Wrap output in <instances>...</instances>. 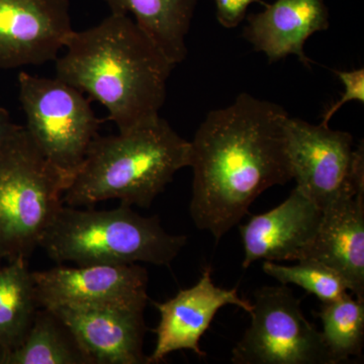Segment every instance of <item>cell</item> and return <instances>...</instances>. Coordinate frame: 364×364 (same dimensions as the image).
Returning a JSON list of instances; mask_svg holds the SVG:
<instances>
[{
	"label": "cell",
	"instance_id": "1",
	"mask_svg": "<svg viewBox=\"0 0 364 364\" xmlns=\"http://www.w3.org/2000/svg\"><path fill=\"white\" fill-rule=\"evenodd\" d=\"M289 117L282 105L246 92L229 107L208 112L189 142V214L198 230L221 240L258 196L293 179Z\"/></svg>",
	"mask_w": 364,
	"mask_h": 364
},
{
	"label": "cell",
	"instance_id": "2",
	"mask_svg": "<svg viewBox=\"0 0 364 364\" xmlns=\"http://www.w3.org/2000/svg\"><path fill=\"white\" fill-rule=\"evenodd\" d=\"M56 59V77L104 105L119 133L159 117L176 67L128 14L74 31Z\"/></svg>",
	"mask_w": 364,
	"mask_h": 364
},
{
	"label": "cell",
	"instance_id": "3",
	"mask_svg": "<svg viewBox=\"0 0 364 364\" xmlns=\"http://www.w3.org/2000/svg\"><path fill=\"white\" fill-rule=\"evenodd\" d=\"M191 143L168 122L114 136L98 135L63 195V205L90 207L104 200L148 208L178 170L188 167Z\"/></svg>",
	"mask_w": 364,
	"mask_h": 364
},
{
	"label": "cell",
	"instance_id": "4",
	"mask_svg": "<svg viewBox=\"0 0 364 364\" xmlns=\"http://www.w3.org/2000/svg\"><path fill=\"white\" fill-rule=\"evenodd\" d=\"M186 242V236L167 233L157 215L143 217L129 205L95 210L63 205L40 247L59 264L169 265Z\"/></svg>",
	"mask_w": 364,
	"mask_h": 364
},
{
	"label": "cell",
	"instance_id": "5",
	"mask_svg": "<svg viewBox=\"0 0 364 364\" xmlns=\"http://www.w3.org/2000/svg\"><path fill=\"white\" fill-rule=\"evenodd\" d=\"M69 181L25 127L0 145V257L28 259L60 208Z\"/></svg>",
	"mask_w": 364,
	"mask_h": 364
},
{
	"label": "cell",
	"instance_id": "6",
	"mask_svg": "<svg viewBox=\"0 0 364 364\" xmlns=\"http://www.w3.org/2000/svg\"><path fill=\"white\" fill-rule=\"evenodd\" d=\"M18 82L26 131L46 159L70 183L98 136L100 121L90 100L57 77L21 71Z\"/></svg>",
	"mask_w": 364,
	"mask_h": 364
},
{
	"label": "cell",
	"instance_id": "7",
	"mask_svg": "<svg viewBox=\"0 0 364 364\" xmlns=\"http://www.w3.org/2000/svg\"><path fill=\"white\" fill-rule=\"evenodd\" d=\"M250 326L232 350L234 364H333L322 333L287 284L256 289Z\"/></svg>",
	"mask_w": 364,
	"mask_h": 364
},
{
	"label": "cell",
	"instance_id": "8",
	"mask_svg": "<svg viewBox=\"0 0 364 364\" xmlns=\"http://www.w3.org/2000/svg\"><path fill=\"white\" fill-rule=\"evenodd\" d=\"M287 149L296 188L321 210L364 193V149L348 132L296 117L287 123Z\"/></svg>",
	"mask_w": 364,
	"mask_h": 364
},
{
	"label": "cell",
	"instance_id": "9",
	"mask_svg": "<svg viewBox=\"0 0 364 364\" xmlns=\"http://www.w3.org/2000/svg\"><path fill=\"white\" fill-rule=\"evenodd\" d=\"M32 277L40 308L147 305L148 273L139 264L60 265Z\"/></svg>",
	"mask_w": 364,
	"mask_h": 364
},
{
	"label": "cell",
	"instance_id": "10",
	"mask_svg": "<svg viewBox=\"0 0 364 364\" xmlns=\"http://www.w3.org/2000/svg\"><path fill=\"white\" fill-rule=\"evenodd\" d=\"M72 32L68 0H0V69L56 60Z\"/></svg>",
	"mask_w": 364,
	"mask_h": 364
},
{
	"label": "cell",
	"instance_id": "11",
	"mask_svg": "<svg viewBox=\"0 0 364 364\" xmlns=\"http://www.w3.org/2000/svg\"><path fill=\"white\" fill-rule=\"evenodd\" d=\"M160 314L156 345L149 363H160L172 352L191 350L205 356L200 349V339L210 328L218 311L225 306H236L248 314L252 312L250 301L242 299L237 289L217 287L212 279V269L205 267L195 286L181 289L168 301L154 303Z\"/></svg>",
	"mask_w": 364,
	"mask_h": 364
},
{
	"label": "cell",
	"instance_id": "12",
	"mask_svg": "<svg viewBox=\"0 0 364 364\" xmlns=\"http://www.w3.org/2000/svg\"><path fill=\"white\" fill-rule=\"evenodd\" d=\"M91 364H150L143 306H57Z\"/></svg>",
	"mask_w": 364,
	"mask_h": 364
},
{
	"label": "cell",
	"instance_id": "13",
	"mask_svg": "<svg viewBox=\"0 0 364 364\" xmlns=\"http://www.w3.org/2000/svg\"><path fill=\"white\" fill-rule=\"evenodd\" d=\"M323 210L298 188L269 212L239 227L244 248L242 267L255 261H299L315 240Z\"/></svg>",
	"mask_w": 364,
	"mask_h": 364
},
{
	"label": "cell",
	"instance_id": "14",
	"mask_svg": "<svg viewBox=\"0 0 364 364\" xmlns=\"http://www.w3.org/2000/svg\"><path fill=\"white\" fill-rule=\"evenodd\" d=\"M329 18L324 0H275L248 16L243 35L270 63L296 55L310 68L313 61L304 47L314 33L329 28Z\"/></svg>",
	"mask_w": 364,
	"mask_h": 364
},
{
	"label": "cell",
	"instance_id": "15",
	"mask_svg": "<svg viewBox=\"0 0 364 364\" xmlns=\"http://www.w3.org/2000/svg\"><path fill=\"white\" fill-rule=\"evenodd\" d=\"M324 263L364 299V193L337 200L323 210L315 240L305 258Z\"/></svg>",
	"mask_w": 364,
	"mask_h": 364
},
{
	"label": "cell",
	"instance_id": "16",
	"mask_svg": "<svg viewBox=\"0 0 364 364\" xmlns=\"http://www.w3.org/2000/svg\"><path fill=\"white\" fill-rule=\"evenodd\" d=\"M112 14H132L139 28L174 65L188 55L186 36L198 0H102Z\"/></svg>",
	"mask_w": 364,
	"mask_h": 364
},
{
	"label": "cell",
	"instance_id": "17",
	"mask_svg": "<svg viewBox=\"0 0 364 364\" xmlns=\"http://www.w3.org/2000/svg\"><path fill=\"white\" fill-rule=\"evenodd\" d=\"M0 364H91L68 326L54 311L38 309L30 329Z\"/></svg>",
	"mask_w": 364,
	"mask_h": 364
},
{
	"label": "cell",
	"instance_id": "18",
	"mask_svg": "<svg viewBox=\"0 0 364 364\" xmlns=\"http://www.w3.org/2000/svg\"><path fill=\"white\" fill-rule=\"evenodd\" d=\"M26 260L18 258L0 268V363L25 338L40 308Z\"/></svg>",
	"mask_w": 364,
	"mask_h": 364
},
{
	"label": "cell",
	"instance_id": "19",
	"mask_svg": "<svg viewBox=\"0 0 364 364\" xmlns=\"http://www.w3.org/2000/svg\"><path fill=\"white\" fill-rule=\"evenodd\" d=\"M322 338L333 364L360 356L364 342V299L348 291L321 305Z\"/></svg>",
	"mask_w": 364,
	"mask_h": 364
},
{
	"label": "cell",
	"instance_id": "20",
	"mask_svg": "<svg viewBox=\"0 0 364 364\" xmlns=\"http://www.w3.org/2000/svg\"><path fill=\"white\" fill-rule=\"evenodd\" d=\"M294 265H282L264 261L263 272L282 284H294L320 299L321 303L333 301L350 291L347 280L336 270L311 258L296 261Z\"/></svg>",
	"mask_w": 364,
	"mask_h": 364
},
{
	"label": "cell",
	"instance_id": "21",
	"mask_svg": "<svg viewBox=\"0 0 364 364\" xmlns=\"http://www.w3.org/2000/svg\"><path fill=\"white\" fill-rule=\"evenodd\" d=\"M334 73L338 76L344 86V92L341 97L329 107L325 114H323V126H329L330 119L337 112L341 109L346 102H356L364 104V69H355L352 71H334Z\"/></svg>",
	"mask_w": 364,
	"mask_h": 364
},
{
	"label": "cell",
	"instance_id": "22",
	"mask_svg": "<svg viewBox=\"0 0 364 364\" xmlns=\"http://www.w3.org/2000/svg\"><path fill=\"white\" fill-rule=\"evenodd\" d=\"M215 2L217 20L226 28H235L240 25L250 4H259L264 6L267 4L262 0H215Z\"/></svg>",
	"mask_w": 364,
	"mask_h": 364
},
{
	"label": "cell",
	"instance_id": "23",
	"mask_svg": "<svg viewBox=\"0 0 364 364\" xmlns=\"http://www.w3.org/2000/svg\"><path fill=\"white\" fill-rule=\"evenodd\" d=\"M16 127H18V124L11 121L9 112L4 107H0V145L13 134Z\"/></svg>",
	"mask_w": 364,
	"mask_h": 364
},
{
	"label": "cell",
	"instance_id": "24",
	"mask_svg": "<svg viewBox=\"0 0 364 364\" xmlns=\"http://www.w3.org/2000/svg\"><path fill=\"white\" fill-rule=\"evenodd\" d=\"M1 260H2V258L0 257V268H1L2 265H1Z\"/></svg>",
	"mask_w": 364,
	"mask_h": 364
}]
</instances>
